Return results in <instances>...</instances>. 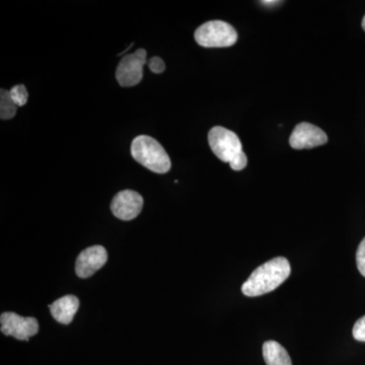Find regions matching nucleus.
<instances>
[{"instance_id":"nucleus-7","label":"nucleus","mask_w":365,"mask_h":365,"mask_svg":"<svg viewBox=\"0 0 365 365\" xmlns=\"http://www.w3.org/2000/svg\"><path fill=\"white\" fill-rule=\"evenodd\" d=\"M328 143V136L319 127L311 123L297 125L289 138L290 146L294 150H311Z\"/></svg>"},{"instance_id":"nucleus-1","label":"nucleus","mask_w":365,"mask_h":365,"mask_svg":"<svg viewBox=\"0 0 365 365\" xmlns=\"http://www.w3.org/2000/svg\"><path fill=\"white\" fill-rule=\"evenodd\" d=\"M292 272L289 261L284 257H277L259 266L248 280L242 284V294L249 297L273 292L289 277Z\"/></svg>"},{"instance_id":"nucleus-10","label":"nucleus","mask_w":365,"mask_h":365,"mask_svg":"<svg viewBox=\"0 0 365 365\" xmlns=\"http://www.w3.org/2000/svg\"><path fill=\"white\" fill-rule=\"evenodd\" d=\"M78 307L79 300L74 295H66L49 306L53 318L64 325L71 323L73 317L78 313Z\"/></svg>"},{"instance_id":"nucleus-9","label":"nucleus","mask_w":365,"mask_h":365,"mask_svg":"<svg viewBox=\"0 0 365 365\" xmlns=\"http://www.w3.org/2000/svg\"><path fill=\"white\" fill-rule=\"evenodd\" d=\"M107 260L108 253L104 247H90L79 254L76 264V272L78 277H91L105 265Z\"/></svg>"},{"instance_id":"nucleus-6","label":"nucleus","mask_w":365,"mask_h":365,"mask_svg":"<svg viewBox=\"0 0 365 365\" xmlns=\"http://www.w3.org/2000/svg\"><path fill=\"white\" fill-rule=\"evenodd\" d=\"M1 332L18 340L28 341L39 332V324L35 318H24L16 313H4L0 317Z\"/></svg>"},{"instance_id":"nucleus-13","label":"nucleus","mask_w":365,"mask_h":365,"mask_svg":"<svg viewBox=\"0 0 365 365\" xmlns=\"http://www.w3.org/2000/svg\"><path fill=\"white\" fill-rule=\"evenodd\" d=\"M9 95L13 98L14 104L18 106V107H21V106L26 105V102H28L29 93L26 86L24 85L14 86L9 91Z\"/></svg>"},{"instance_id":"nucleus-4","label":"nucleus","mask_w":365,"mask_h":365,"mask_svg":"<svg viewBox=\"0 0 365 365\" xmlns=\"http://www.w3.org/2000/svg\"><path fill=\"white\" fill-rule=\"evenodd\" d=\"M195 40L205 48L230 47L237 43V33L225 21H210L197 29Z\"/></svg>"},{"instance_id":"nucleus-15","label":"nucleus","mask_w":365,"mask_h":365,"mask_svg":"<svg viewBox=\"0 0 365 365\" xmlns=\"http://www.w3.org/2000/svg\"><path fill=\"white\" fill-rule=\"evenodd\" d=\"M356 264L360 274L365 277V237L360 242L356 253Z\"/></svg>"},{"instance_id":"nucleus-8","label":"nucleus","mask_w":365,"mask_h":365,"mask_svg":"<svg viewBox=\"0 0 365 365\" xmlns=\"http://www.w3.org/2000/svg\"><path fill=\"white\" fill-rule=\"evenodd\" d=\"M143 207V196L132 190L119 192L111 204L113 215L122 220H134L141 212Z\"/></svg>"},{"instance_id":"nucleus-12","label":"nucleus","mask_w":365,"mask_h":365,"mask_svg":"<svg viewBox=\"0 0 365 365\" xmlns=\"http://www.w3.org/2000/svg\"><path fill=\"white\" fill-rule=\"evenodd\" d=\"M0 93V118L2 120L11 119L16 115L18 106L14 104L9 91L2 88Z\"/></svg>"},{"instance_id":"nucleus-17","label":"nucleus","mask_w":365,"mask_h":365,"mask_svg":"<svg viewBox=\"0 0 365 365\" xmlns=\"http://www.w3.org/2000/svg\"><path fill=\"white\" fill-rule=\"evenodd\" d=\"M260 4L265 6H272L275 4H280V1H272V0H266V1H261Z\"/></svg>"},{"instance_id":"nucleus-3","label":"nucleus","mask_w":365,"mask_h":365,"mask_svg":"<svg viewBox=\"0 0 365 365\" xmlns=\"http://www.w3.org/2000/svg\"><path fill=\"white\" fill-rule=\"evenodd\" d=\"M131 155L136 162L157 174H165L172 165L167 151L150 136H137L132 141Z\"/></svg>"},{"instance_id":"nucleus-16","label":"nucleus","mask_w":365,"mask_h":365,"mask_svg":"<svg viewBox=\"0 0 365 365\" xmlns=\"http://www.w3.org/2000/svg\"><path fill=\"white\" fill-rule=\"evenodd\" d=\"M148 66L153 73H162L165 69V62L160 57H153L148 60Z\"/></svg>"},{"instance_id":"nucleus-11","label":"nucleus","mask_w":365,"mask_h":365,"mask_svg":"<svg viewBox=\"0 0 365 365\" xmlns=\"http://www.w3.org/2000/svg\"><path fill=\"white\" fill-rule=\"evenodd\" d=\"M263 357L267 365H292L287 349L276 341L264 343Z\"/></svg>"},{"instance_id":"nucleus-18","label":"nucleus","mask_w":365,"mask_h":365,"mask_svg":"<svg viewBox=\"0 0 365 365\" xmlns=\"http://www.w3.org/2000/svg\"><path fill=\"white\" fill-rule=\"evenodd\" d=\"M362 29L365 31V16L364 20H362Z\"/></svg>"},{"instance_id":"nucleus-14","label":"nucleus","mask_w":365,"mask_h":365,"mask_svg":"<svg viewBox=\"0 0 365 365\" xmlns=\"http://www.w3.org/2000/svg\"><path fill=\"white\" fill-rule=\"evenodd\" d=\"M353 337L360 342H365V316L357 319L352 330Z\"/></svg>"},{"instance_id":"nucleus-2","label":"nucleus","mask_w":365,"mask_h":365,"mask_svg":"<svg viewBox=\"0 0 365 365\" xmlns=\"http://www.w3.org/2000/svg\"><path fill=\"white\" fill-rule=\"evenodd\" d=\"M208 143L211 150L222 162L230 163L234 170H242L248 165V158L242 151L239 136L235 132L215 126L209 131Z\"/></svg>"},{"instance_id":"nucleus-5","label":"nucleus","mask_w":365,"mask_h":365,"mask_svg":"<svg viewBox=\"0 0 365 365\" xmlns=\"http://www.w3.org/2000/svg\"><path fill=\"white\" fill-rule=\"evenodd\" d=\"M146 62V51L138 49L133 54L126 55L117 67L116 78L124 88L134 86L143 78V66Z\"/></svg>"}]
</instances>
